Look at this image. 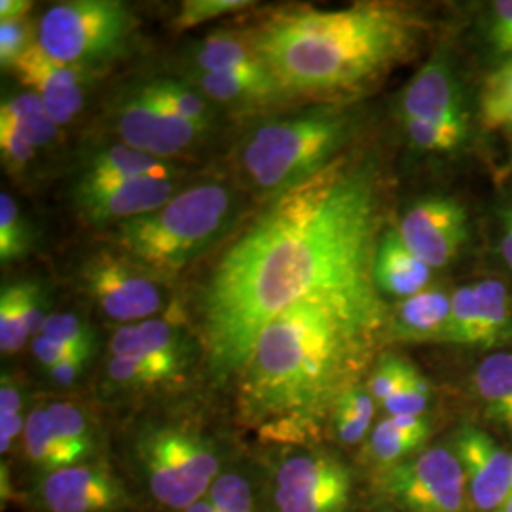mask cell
I'll return each mask as SVG.
<instances>
[{
  "instance_id": "c3c4849f",
  "label": "cell",
  "mask_w": 512,
  "mask_h": 512,
  "mask_svg": "<svg viewBox=\"0 0 512 512\" xmlns=\"http://www.w3.org/2000/svg\"><path fill=\"white\" fill-rule=\"evenodd\" d=\"M23 408V393L14 376L2 374L0 380V416H14L21 414Z\"/></svg>"
},
{
  "instance_id": "f6af8a7d",
  "label": "cell",
  "mask_w": 512,
  "mask_h": 512,
  "mask_svg": "<svg viewBox=\"0 0 512 512\" xmlns=\"http://www.w3.org/2000/svg\"><path fill=\"white\" fill-rule=\"evenodd\" d=\"M486 37L495 54L512 59V0L492 2Z\"/></svg>"
},
{
  "instance_id": "7dc6e473",
  "label": "cell",
  "mask_w": 512,
  "mask_h": 512,
  "mask_svg": "<svg viewBox=\"0 0 512 512\" xmlns=\"http://www.w3.org/2000/svg\"><path fill=\"white\" fill-rule=\"evenodd\" d=\"M31 348H33V355H35L38 365L42 366V368H46V370H52L54 366L61 365L63 361L73 359V357L92 359V357H88V355H84V353H80V351H76V349L67 348V346L55 342L52 338H46V336H42V334L37 336V338H33Z\"/></svg>"
},
{
  "instance_id": "11a10c76",
  "label": "cell",
  "mask_w": 512,
  "mask_h": 512,
  "mask_svg": "<svg viewBox=\"0 0 512 512\" xmlns=\"http://www.w3.org/2000/svg\"><path fill=\"white\" fill-rule=\"evenodd\" d=\"M499 512H512V490L511 494H509V497H507V501L503 503V507L499 509Z\"/></svg>"
},
{
  "instance_id": "5b68a950",
  "label": "cell",
  "mask_w": 512,
  "mask_h": 512,
  "mask_svg": "<svg viewBox=\"0 0 512 512\" xmlns=\"http://www.w3.org/2000/svg\"><path fill=\"white\" fill-rule=\"evenodd\" d=\"M351 122L336 107L296 112L256 128L243 143L239 164L262 196L279 198L336 162Z\"/></svg>"
},
{
  "instance_id": "d6a6232c",
  "label": "cell",
  "mask_w": 512,
  "mask_h": 512,
  "mask_svg": "<svg viewBox=\"0 0 512 512\" xmlns=\"http://www.w3.org/2000/svg\"><path fill=\"white\" fill-rule=\"evenodd\" d=\"M478 342V300L475 285H463L452 293V310L440 344L476 348Z\"/></svg>"
},
{
  "instance_id": "f1b7e54d",
  "label": "cell",
  "mask_w": 512,
  "mask_h": 512,
  "mask_svg": "<svg viewBox=\"0 0 512 512\" xmlns=\"http://www.w3.org/2000/svg\"><path fill=\"white\" fill-rule=\"evenodd\" d=\"M139 92L152 101L154 105L162 109L175 112L184 120L196 124L203 129L211 126V107L200 90H196L192 84H184L169 78H158L154 82H148L145 86L137 88Z\"/></svg>"
},
{
  "instance_id": "f907efd6",
  "label": "cell",
  "mask_w": 512,
  "mask_h": 512,
  "mask_svg": "<svg viewBox=\"0 0 512 512\" xmlns=\"http://www.w3.org/2000/svg\"><path fill=\"white\" fill-rule=\"evenodd\" d=\"M25 423H27V418H23V414L0 416V452L2 454L10 452L14 448V442L25 431Z\"/></svg>"
},
{
  "instance_id": "4316f807",
  "label": "cell",
  "mask_w": 512,
  "mask_h": 512,
  "mask_svg": "<svg viewBox=\"0 0 512 512\" xmlns=\"http://www.w3.org/2000/svg\"><path fill=\"white\" fill-rule=\"evenodd\" d=\"M478 342L476 348L490 349L512 338V296L499 279L476 281Z\"/></svg>"
},
{
  "instance_id": "7bdbcfd3",
  "label": "cell",
  "mask_w": 512,
  "mask_h": 512,
  "mask_svg": "<svg viewBox=\"0 0 512 512\" xmlns=\"http://www.w3.org/2000/svg\"><path fill=\"white\" fill-rule=\"evenodd\" d=\"M18 289L19 306L25 315L27 329L33 338L42 334V329L52 313H48V304H46V294L42 291L38 281H16Z\"/></svg>"
},
{
  "instance_id": "ac0fdd59",
  "label": "cell",
  "mask_w": 512,
  "mask_h": 512,
  "mask_svg": "<svg viewBox=\"0 0 512 512\" xmlns=\"http://www.w3.org/2000/svg\"><path fill=\"white\" fill-rule=\"evenodd\" d=\"M109 349L112 357L156 366L173 380L190 363V340L184 330L162 317L120 327L112 334Z\"/></svg>"
},
{
  "instance_id": "3957f363",
  "label": "cell",
  "mask_w": 512,
  "mask_h": 512,
  "mask_svg": "<svg viewBox=\"0 0 512 512\" xmlns=\"http://www.w3.org/2000/svg\"><path fill=\"white\" fill-rule=\"evenodd\" d=\"M420 16L403 4L287 8L249 33L258 57L289 95L338 97L370 88L416 54Z\"/></svg>"
},
{
  "instance_id": "ba28073f",
  "label": "cell",
  "mask_w": 512,
  "mask_h": 512,
  "mask_svg": "<svg viewBox=\"0 0 512 512\" xmlns=\"http://www.w3.org/2000/svg\"><path fill=\"white\" fill-rule=\"evenodd\" d=\"M382 494L408 512H463L467 478L454 450L435 446L382 469Z\"/></svg>"
},
{
  "instance_id": "ab89813d",
  "label": "cell",
  "mask_w": 512,
  "mask_h": 512,
  "mask_svg": "<svg viewBox=\"0 0 512 512\" xmlns=\"http://www.w3.org/2000/svg\"><path fill=\"white\" fill-rule=\"evenodd\" d=\"M403 126L410 143L425 152H452L463 143L465 135L437 124L403 116Z\"/></svg>"
},
{
  "instance_id": "cb8c5ba5",
  "label": "cell",
  "mask_w": 512,
  "mask_h": 512,
  "mask_svg": "<svg viewBox=\"0 0 512 512\" xmlns=\"http://www.w3.org/2000/svg\"><path fill=\"white\" fill-rule=\"evenodd\" d=\"M173 173L175 167L167 164L165 160L154 158L126 145H112L93 156L80 181L101 183L139 177H173Z\"/></svg>"
},
{
  "instance_id": "4fadbf2b",
  "label": "cell",
  "mask_w": 512,
  "mask_h": 512,
  "mask_svg": "<svg viewBox=\"0 0 512 512\" xmlns=\"http://www.w3.org/2000/svg\"><path fill=\"white\" fill-rule=\"evenodd\" d=\"M175 196L171 177H139L86 183L78 181L74 188V205L80 215L92 224L126 222L160 209Z\"/></svg>"
},
{
  "instance_id": "1f68e13d",
  "label": "cell",
  "mask_w": 512,
  "mask_h": 512,
  "mask_svg": "<svg viewBox=\"0 0 512 512\" xmlns=\"http://www.w3.org/2000/svg\"><path fill=\"white\" fill-rule=\"evenodd\" d=\"M55 433L65 440L82 459H88L95 450L92 421L86 412L73 403L55 401L46 406Z\"/></svg>"
},
{
  "instance_id": "7c38bea8",
  "label": "cell",
  "mask_w": 512,
  "mask_h": 512,
  "mask_svg": "<svg viewBox=\"0 0 512 512\" xmlns=\"http://www.w3.org/2000/svg\"><path fill=\"white\" fill-rule=\"evenodd\" d=\"M397 232L414 255L439 270L459 255L469 239L467 209L454 198H423L404 213Z\"/></svg>"
},
{
  "instance_id": "30bf717a",
  "label": "cell",
  "mask_w": 512,
  "mask_h": 512,
  "mask_svg": "<svg viewBox=\"0 0 512 512\" xmlns=\"http://www.w3.org/2000/svg\"><path fill=\"white\" fill-rule=\"evenodd\" d=\"M279 512H346L351 499L348 467L327 452H296L275 469Z\"/></svg>"
},
{
  "instance_id": "9c48e42d",
  "label": "cell",
  "mask_w": 512,
  "mask_h": 512,
  "mask_svg": "<svg viewBox=\"0 0 512 512\" xmlns=\"http://www.w3.org/2000/svg\"><path fill=\"white\" fill-rule=\"evenodd\" d=\"M80 281L107 317L126 325L154 319L164 308L160 279L122 253L99 251L90 256L82 264Z\"/></svg>"
},
{
  "instance_id": "8fae6325",
  "label": "cell",
  "mask_w": 512,
  "mask_h": 512,
  "mask_svg": "<svg viewBox=\"0 0 512 512\" xmlns=\"http://www.w3.org/2000/svg\"><path fill=\"white\" fill-rule=\"evenodd\" d=\"M114 131L122 145L165 160L183 154L207 129L154 105L139 90H133L116 105Z\"/></svg>"
},
{
  "instance_id": "44dd1931",
  "label": "cell",
  "mask_w": 512,
  "mask_h": 512,
  "mask_svg": "<svg viewBox=\"0 0 512 512\" xmlns=\"http://www.w3.org/2000/svg\"><path fill=\"white\" fill-rule=\"evenodd\" d=\"M192 59L200 73L247 76L258 80L275 78L256 54L249 38L238 37L226 31L211 33L202 42H198L192 50Z\"/></svg>"
},
{
  "instance_id": "9a60e30c",
  "label": "cell",
  "mask_w": 512,
  "mask_h": 512,
  "mask_svg": "<svg viewBox=\"0 0 512 512\" xmlns=\"http://www.w3.org/2000/svg\"><path fill=\"white\" fill-rule=\"evenodd\" d=\"M401 114L452 129L467 137L469 114L450 63L435 55L408 82L401 97Z\"/></svg>"
},
{
  "instance_id": "83f0119b",
  "label": "cell",
  "mask_w": 512,
  "mask_h": 512,
  "mask_svg": "<svg viewBox=\"0 0 512 512\" xmlns=\"http://www.w3.org/2000/svg\"><path fill=\"white\" fill-rule=\"evenodd\" d=\"M0 122L19 131L35 147H48L57 137V124L37 93L27 92L4 99Z\"/></svg>"
},
{
  "instance_id": "816d5d0a",
  "label": "cell",
  "mask_w": 512,
  "mask_h": 512,
  "mask_svg": "<svg viewBox=\"0 0 512 512\" xmlns=\"http://www.w3.org/2000/svg\"><path fill=\"white\" fill-rule=\"evenodd\" d=\"M31 0H2L0 2V21H18L33 8Z\"/></svg>"
},
{
  "instance_id": "d4e9b609",
  "label": "cell",
  "mask_w": 512,
  "mask_h": 512,
  "mask_svg": "<svg viewBox=\"0 0 512 512\" xmlns=\"http://www.w3.org/2000/svg\"><path fill=\"white\" fill-rule=\"evenodd\" d=\"M473 387L490 420L512 431V351H497L473 372Z\"/></svg>"
},
{
  "instance_id": "8992f818",
  "label": "cell",
  "mask_w": 512,
  "mask_h": 512,
  "mask_svg": "<svg viewBox=\"0 0 512 512\" xmlns=\"http://www.w3.org/2000/svg\"><path fill=\"white\" fill-rule=\"evenodd\" d=\"M139 21L120 0H69L50 6L38 23V46L84 73L128 52Z\"/></svg>"
},
{
  "instance_id": "f35d334b",
  "label": "cell",
  "mask_w": 512,
  "mask_h": 512,
  "mask_svg": "<svg viewBox=\"0 0 512 512\" xmlns=\"http://www.w3.org/2000/svg\"><path fill=\"white\" fill-rule=\"evenodd\" d=\"M253 4L255 2L249 0H184L179 8V14L173 19V27L177 31H186L196 25H202L205 21L245 10Z\"/></svg>"
},
{
  "instance_id": "d6986e66",
  "label": "cell",
  "mask_w": 512,
  "mask_h": 512,
  "mask_svg": "<svg viewBox=\"0 0 512 512\" xmlns=\"http://www.w3.org/2000/svg\"><path fill=\"white\" fill-rule=\"evenodd\" d=\"M431 275L433 268L404 245L397 228L387 230L380 238L374 256V283L378 291L404 300L425 291Z\"/></svg>"
},
{
  "instance_id": "7402d4cb",
  "label": "cell",
  "mask_w": 512,
  "mask_h": 512,
  "mask_svg": "<svg viewBox=\"0 0 512 512\" xmlns=\"http://www.w3.org/2000/svg\"><path fill=\"white\" fill-rule=\"evenodd\" d=\"M429 421L423 416H387L368 435L366 452L380 469L412 458L429 439Z\"/></svg>"
},
{
  "instance_id": "bcb514c9",
  "label": "cell",
  "mask_w": 512,
  "mask_h": 512,
  "mask_svg": "<svg viewBox=\"0 0 512 512\" xmlns=\"http://www.w3.org/2000/svg\"><path fill=\"white\" fill-rule=\"evenodd\" d=\"M37 147L29 143L19 131L0 122V152L2 160L12 171H23L33 162Z\"/></svg>"
},
{
  "instance_id": "52a82bcc",
  "label": "cell",
  "mask_w": 512,
  "mask_h": 512,
  "mask_svg": "<svg viewBox=\"0 0 512 512\" xmlns=\"http://www.w3.org/2000/svg\"><path fill=\"white\" fill-rule=\"evenodd\" d=\"M137 458L150 494L173 511L203 499L219 476L215 446L175 425L145 431L137 442Z\"/></svg>"
},
{
  "instance_id": "8d00e7d4",
  "label": "cell",
  "mask_w": 512,
  "mask_h": 512,
  "mask_svg": "<svg viewBox=\"0 0 512 512\" xmlns=\"http://www.w3.org/2000/svg\"><path fill=\"white\" fill-rule=\"evenodd\" d=\"M431 403V384L416 366L410 368L403 385L385 401L387 416H423Z\"/></svg>"
},
{
  "instance_id": "6f0895ef",
  "label": "cell",
  "mask_w": 512,
  "mask_h": 512,
  "mask_svg": "<svg viewBox=\"0 0 512 512\" xmlns=\"http://www.w3.org/2000/svg\"><path fill=\"white\" fill-rule=\"evenodd\" d=\"M385 512H389V511H385Z\"/></svg>"
},
{
  "instance_id": "277c9868",
  "label": "cell",
  "mask_w": 512,
  "mask_h": 512,
  "mask_svg": "<svg viewBox=\"0 0 512 512\" xmlns=\"http://www.w3.org/2000/svg\"><path fill=\"white\" fill-rule=\"evenodd\" d=\"M232 209L234 200L224 184H196L160 209L116 224L114 243L154 277L167 279L220 238Z\"/></svg>"
},
{
  "instance_id": "74e56055",
  "label": "cell",
  "mask_w": 512,
  "mask_h": 512,
  "mask_svg": "<svg viewBox=\"0 0 512 512\" xmlns=\"http://www.w3.org/2000/svg\"><path fill=\"white\" fill-rule=\"evenodd\" d=\"M42 336L52 338L55 342L76 349L92 357L95 349L93 329L74 313H52L42 329Z\"/></svg>"
},
{
  "instance_id": "4dcf8cb0",
  "label": "cell",
  "mask_w": 512,
  "mask_h": 512,
  "mask_svg": "<svg viewBox=\"0 0 512 512\" xmlns=\"http://www.w3.org/2000/svg\"><path fill=\"white\" fill-rule=\"evenodd\" d=\"M478 107L486 128L512 133V59L486 78Z\"/></svg>"
},
{
  "instance_id": "2e32d148",
  "label": "cell",
  "mask_w": 512,
  "mask_h": 512,
  "mask_svg": "<svg viewBox=\"0 0 512 512\" xmlns=\"http://www.w3.org/2000/svg\"><path fill=\"white\" fill-rule=\"evenodd\" d=\"M38 497L48 512H114L126 505L122 484L99 465H71L42 478Z\"/></svg>"
},
{
  "instance_id": "ee69618b",
  "label": "cell",
  "mask_w": 512,
  "mask_h": 512,
  "mask_svg": "<svg viewBox=\"0 0 512 512\" xmlns=\"http://www.w3.org/2000/svg\"><path fill=\"white\" fill-rule=\"evenodd\" d=\"M31 46H33L31 27L25 19L0 21V65H2V69L12 71Z\"/></svg>"
},
{
  "instance_id": "f546056e",
  "label": "cell",
  "mask_w": 512,
  "mask_h": 512,
  "mask_svg": "<svg viewBox=\"0 0 512 512\" xmlns=\"http://www.w3.org/2000/svg\"><path fill=\"white\" fill-rule=\"evenodd\" d=\"M374 412L376 401L368 387L363 384L351 385L334 404L330 416L336 437L349 446L359 444L370 433Z\"/></svg>"
},
{
  "instance_id": "836d02e7",
  "label": "cell",
  "mask_w": 512,
  "mask_h": 512,
  "mask_svg": "<svg viewBox=\"0 0 512 512\" xmlns=\"http://www.w3.org/2000/svg\"><path fill=\"white\" fill-rule=\"evenodd\" d=\"M33 232L19 213L18 203L8 194H0V260L2 264L23 258L31 251Z\"/></svg>"
},
{
  "instance_id": "b9f144b4",
  "label": "cell",
  "mask_w": 512,
  "mask_h": 512,
  "mask_svg": "<svg viewBox=\"0 0 512 512\" xmlns=\"http://www.w3.org/2000/svg\"><path fill=\"white\" fill-rule=\"evenodd\" d=\"M107 374L114 384L129 385V387H148V385L164 384L173 380L167 372L156 366L133 361V359H120V357L110 359Z\"/></svg>"
},
{
  "instance_id": "484cf974",
  "label": "cell",
  "mask_w": 512,
  "mask_h": 512,
  "mask_svg": "<svg viewBox=\"0 0 512 512\" xmlns=\"http://www.w3.org/2000/svg\"><path fill=\"white\" fill-rule=\"evenodd\" d=\"M23 440H25V456L29 459V463L40 469L44 475L84 463V459L80 458L73 448L55 433L54 425L46 412V406L44 408L37 406L29 412L25 431H23Z\"/></svg>"
},
{
  "instance_id": "ffe728a7",
  "label": "cell",
  "mask_w": 512,
  "mask_h": 512,
  "mask_svg": "<svg viewBox=\"0 0 512 512\" xmlns=\"http://www.w3.org/2000/svg\"><path fill=\"white\" fill-rule=\"evenodd\" d=\"M452 310V294L439 287L404 298L389 319V334L401 342H440Z\"/></svg>"
},
{
  "instance_id": "e575fe53",
  "label": "cell",
  "mask_w": 512,
  "mask_h": 512,
  "mask_svg": "<svg viewBox=\"0 0 512 512\" xmlns=\"http://www.w3.org/2000/svg\"><path fill=\"white\" fill-rule=\"evenodd\" d=\"M31 338L25 315L19 306L16 283L4 285L0 293V349L4 355L18 353Z\"/></svg>"
},
{
  "instance_id": "6da1fadb",
  "label": "cell",
  "mask_w": 512,
  "mask_h": 512,
  "mask_svg": "<svg viewBox=\"0 0 512 512\" xmlns=\"http://www.w3.org/2000/svg\"><path fill=\"white\" fill-rule=\"evenodd\" d=\"M376 228L374 175L342 158L275 198L203 289V336L220 378L239 374L262 330L302 300L382 306L374 283Z\"/></svg>"
},
{
  "instance_id": "5bb4252c",
  "label": "cell",
  "mask_w": 512,
  "mask_h": 512,
  "mask_svg": "<svg viewBox=\"0 0 512 512\" xmlns=\"http://www.w3.org/2000/svg\"><path fill=\"white\" fill-rule=\"evenodd\" d=\"M454 452L476 511L499 512L512 490V454L473 425L456 431Z\"/></svg>"
},
{
  "instance_id": "f5cc1de1",
  "label": "cell",
  "mask_w": 512,
  "mask_h": 512,
  "mask_svg": "<svg viewBox=\"0 0 512 512\" xmlns=\"http://www.w3.org/2000/svg\"><path fill=\"white\" fill-rule=\"evenodd\" d=\"M501 255L512 272V207L503 213V232H501Z\"/></svg>"
},
{
  "instance_id": "7a4b0ae2",
  "label": "cell",
  "mask_w": 512,
  "mask_h": 512,
  "mask_svg": "<svg viewBox=\"0 0 512 512\" xmlns=\"http://www.w3.org/2000/svg\"><path fill=\"white\" fill-rule=\"evenodd\" d=\"M384 306L310 298L262 330L238 374L241 420L279 442H304L357 382Z\"/></svg>"
},
{
  "instance_id": "681fc988",
  "label": "cell",
  "mask_w": 512,
  "mask_h": 512,
  "mask_svg": "<svg viewBox=\"0 0 512 512\" xmlns=\"http://www.w3.org/2000/svg\"><path fill=\"white\" fill-rule=\"evenodd\" d=\"M90 359L86 357H73V359H67L63 361L61 365L54 366L52 370H48L52 382L59 385H73L86 370Z\"/></svg>"
},
{
  "instance_id": "d590c367",
  "label": "cell",
  "mask_w": 512,
  "mask_h": 512,
  "mask_svg": "<svg viewBox=\"0 0 512 512\" xmlns=\"http://www.w3.org/2000/svg\"><path fill=\"white\" fill-rule=\"evenodd\" d=\"M207 499L215 512H255V492L251 482L238 473H224L213 482Z\"/></svg>"
},
{
  "instance_id": "60d3db41",
  "label": "cell",
  "mask_w": 512,
  "mask_h": 512,
  "mask_svg": "<svg viewBox=\"0 0 512 512\" xmlns=\"http://www.w3.org/2000/svg\"><path fill=\"white\" fill-rule=\"evenodd\" d=\"M412 366V363L397 355H385L380 359V363L370 376V382L366 385L376 404L384 406L385 401L395 395V391L403 385Z\"/></svg>"
},
{
  "instance_id": "db71d44e",
  "label": "cell",
  "mask_w": 512,
  "mask_h": 512,
  "mask_svg": "<svg viewBox=\"0 0 512 512\" xmlns=\"http://www.w3.org/2000/svg\"><path fill=\"white\" fill-rule=\"evenodd\" d=\"M181 512H215L213 509V505H211V501L207 499V495L200 499V501H196L194 505H190V507H186L184 511Z\"/></svg>"
},
{
  "instance_id": "e0dca14e",
  "label": "cell",
  "mask_w": 512,
  "mask_h": 512,
  "mask_svg": "<svg viewBox=\"0 0 512 512\" xmlns=\"http://www.w3.org/2000/svg\"><path fill=\"white\" fill-rule=\"evenodd\" d=\"M19 82L42 99L57 126L69 124L84 107L88 74L59 63L37 40L12 69Z\"/></svg>"
},
{
  "instance_id": "9f6ffc18",
  "label": "cell",
  "mask_w": 512,
  "mask_h": 512,
  "mask_svg": "<svg viewBox=\"0 0 512 512\" xmlns=\"http://www.w3.org/2000/svg\"><path fill=\"white\" fill-rule=\"evenodd\" d=\"M511 164H512V156H511Z\"/></svg>"
},
{
  "instance_id": "603a6c76",
  "label": "cell",
  "mask_w": 512,
  "mask_h": 512,
  "mask_svg": "<svg viewBox=\"0 0 512 512\" xmlns=\"http://www.w3.org/2000/svg\"><path fill=\"white\" fill-rule=\"evenodd\" d=\"M192 86L200 90L205 95V99H213L217 103L232 105V107L268 105L272 101L291 97L275 78L258 80V78H247V76L198 71L194 74Z\"/></svg>"
}]
</instances>
